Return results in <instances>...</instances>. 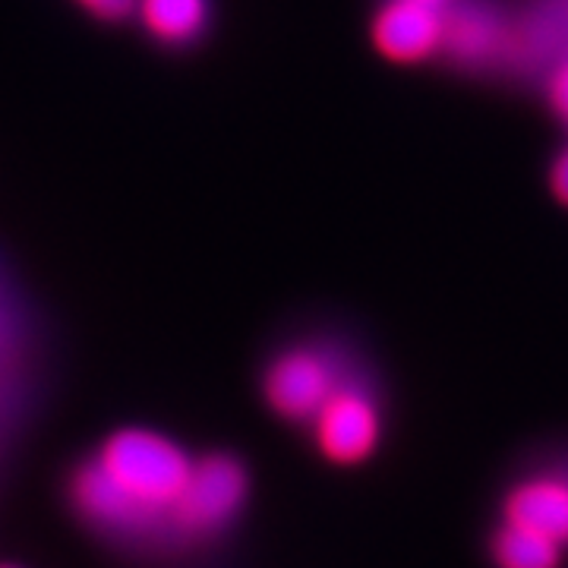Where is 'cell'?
Wrapping results in <instances>:
<instances>
[{"label": "cell", "instance_id": "30bf717a", "mask_svg": "<svg viewBox=\"0 0 568 568\" xmlns=\"http://www.w3.org/2000/svg\"><path fill=\"white\" fill-rule=\"evenodd\" d=\"M89 17L102 22H121L136 13L140 0H77Z\"/></svg>", "mask_w": 568, "mask_h": 568}, {"label": "cell", "instance_id": "7c38bea8", "mask_svg": "<svg viewBox=\"0 0 568 568\" xmlns=\"http://www.w3.org/2000/svg\"><path fill=\"white\" fill-rule=\"evenodd\" d=\"M552 104H556V111L568 121V63L556 73V80H552Z\"/></svg>", "mask_w": 568, "mask_h": 568}, {"label": "cell", "instance_id": "5bb4252c", "mask_svg": "<svg viewBox=\"0 0 568 568\" xmlns=\"http://www.w3.org/2000/svg\"><path fill=\"white\" fill-rule=\"evenodd\" d=\"M0 568H22V566H17V562H0Z\"/></svg>", "mask_w": 568, "mask_h": 568}, {"label": "cell", "instance_id": "6da1fadb", "mask_svg": "<svg viewBox=\"0 0 568 568\" xmlns=\"http://www.w3.org/2000/svg\"><path fill=\"white\" fill-rule=\"evenodd\" d=\"M200 455L162 429L121 426L70 480L82 525L130 547H168L171 515Z\"/></svg>", "mask_w": 568, "mask_h": 568}, {"label": "cell", "instance_id": "7a4b0ae2", "mask_svg": "<svg viewBox=\"0 0 568 568\" xmlns=\"http://www.w3.org/2000/svg\"><path fill=\"white\" fill-rule=\"evenodd\" d=\"M253 477L234 452H205L171 515V544L193 549L222 540L250 506Z\"/></svg>", "mask_w": 568, "mask_h": 568}, {"label": "cell", "instance_id": "5b68a950", "mask_svg": "<svg viewBox=\"0 0 568 568\" xmlns=\"http://www.w3.org/2000/svg\"><path fill=\"white\" fill-rule=\"evenodd\" d=\"M499 521L537 530L568 552V455H549L508 480Z\"/></svg>", "mask_w": 568, "mask_h": 568}, {"label": "cell", "instance_id": "9c48e42d", "mask_svg": "<svg viewBox=\"0 0 568 568\" xmlns=\"http://www.w3.org/2000/svg\"><path fill=\"white\" fill-rule=\"evenodd\" d=\"M209 0H140L136 17L162 44H193L209 26Z\"/></svg>", "mask_w": 568, "mask_h": 568}, {"label": "cell", "instance_id": "8fae6325", "mask_svg": "<svg viewBox=\"0 0 568 568\" xmlns=\"http://www.w3.org/2000/svg\"><path fill=\"white\" fill-rule=\"evenodd\" d=\"M552 193L559 196V203L568 205V149L552 162Z\"/></svg>", "mask_w": 568, "mask_h": 568}, {"label": "cell", "instance_id": "ba28073f", "mask_svg": "<svg viewBox=\"0 0 568 568\" xmlns=\"http://www.w3.org/2000/svg\"><path fill=\"white\" fill-rule=\"evenodd\" d=\"M503 41V20L480 3H458L446 13V48L470 63L487 61Z\"/></svg>", "mask_w": 568, "mask_h": 568}, {"label": "cell", "instance_id": "8992f818", "mask_svg": "<svg viewBox=\"0 0 568 568\" xmlns=\"http://www.w3.org/2000/svg\"><path fill=\"white\" fill-rule=\"evenodd\" d=\"M373 41L388 61H426L446 44V10L414 0H388L373 20Z\"/></svg>", "mask_w": 568, "mask_h": 568}, {"label": "cell", "instance_id": "52a82bcc", "mask_svg": "<svg viewBox=\"0 0 568 568\" xmlns=\"http://www.w3.org/2000/svg\"><path fill=\"white\" fill-rule=\"evenodd\" d=\"M487 556L493 568H566L568 552L537 530L496 521L487 537Z\"/></svg>", "mask_w": 568, "mask_h": 568}, {"label": "cell", "instance_id": "277c9868", "mask_svg": "<svg viewBox=\"0 0 568 568\" xmlns=\"http://www.w3.org/2000/svg\"><path fill=\"white\" fill-rule=\"evenodd\" d=\"M306 433L325 465H366L386 439V405L376 379H369L361 366H354V373L310 420Z\"/></svg>", "mask_w": 568, "mask_h": 568}, {"label": "cell", "instance_id": "4fadbf2b", "mask_svg": "<svg viewBox=\"0 0 568 568\" xmlns=\"http://www.w3.org/2000/svg\"><path fill=\"white\" fill-rule=\"evenodd\" d=\"M414 3H426V7H446L448 0H414Z\"/></svg>", "mask_w": 568, "mask_h": 568}, {"label": "cell", "instance_id": "3957f363", "mask_svg": "<svg viewBox=\"0 0 568 568\" xmlns=\"http://www.w3.org/2000/svg\"><path fill=\"white\" fill-rule=\"evenodd\" d=\"M354 373V357L335 342H294L263 369V405L282 424L310 426L335 388Z\"/></svg>", "mask_w": 568, "mask_h": 568}]
</instances>
